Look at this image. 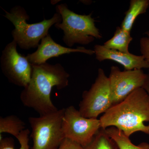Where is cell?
<instances>
[{
	"label": "cell",
	"instance_id": "obj_7",
	"mask_svg": "<svg viewBox=\"0 0 149 149\" xmlns=\"http://www.w3.org/2000/svg\"><path fill=\"white\" fill-rule=\"evenodd\" d=\"M101 128L100 119L84 117L73 106L65 108L63 130L65 139L85 147Z\"/></svg>",
	"mask_w": 149,
	"mask_h": 149
},
{
	"label": "cell",
	"instance_id": "obj_21",
	"mask_svg": "<svg viewBox=\"0 0 149 149\" xmlns=\"http://www.w3.org/2000/svg\"><path fill=\"white\" fill-rule=\"evenodd\" d=\"M51 1V3L52 5L55 4L56 3H58L59 1Z\"/></svg>",
	"mask_w": 149,
	"mask_h": 149
},
{
	"label": "cell",
	"instance_id": "obj_18",
	"mask_svg": "<svg viewBox=\"0 0 149 149\" xmlns=\"http://www.w3.org/2000/svg\"><path fill=\"white\" fill-rule=\"evenodd\" d=\"M140 51L141 55L149 63V37H143L140 41Z\"/></svg>",
	"mask_w": 149,
	"mask_h": 149
},
{
	"label": "cell",
	"instance_id": "obj_11",
	"mask_svg": "<svg viewBox=\"0 0 149 149\" xmlns=\"http://www.w3.org/2000/svg\"><path fill=\"white\" fill-rule=\"evenodd\" d=\"M93 50L95 52L96 59L99 61L107 60L112 61L123 65L125 70L149 69V63L145 60L143 56L109 49L100 45L94 46Z\"/></svg>",
	"mask_w": 149,
	"mask_h": 149
},
{
	"label": "cell",
	"instance_id": "obj_15",
	"mask_svg": "<svg viewBox=\"0 0 149 149\" xmlns=\"http://www.w3.org/2000/svg\"><path fill=\"white\" fill-rule=\"evenodd\" d=\"M105 131L116 143L119 149H149V144L144 142L136 146L131 142L129 137L114 127L107 128Z\"/></svg>",
	"mask_w": 149,
	"mask_h": 149
},
{
	"label": "cell",
	"instance_id": "obj_8",
	"mask_svg": "<svg viewBox=\"0 0 149 149\" xmlns=\"http://www.w3.org/2000/svg\"><path fill=\"white\" fill-rule=\"evenodd\" d=\"M17 46L13 40L6 46L0 58L1 68L9 82L24 88L31 80L32 65L26 56L19 53Z\"/></svg>",
	"mask_w": 149,
	"mask_h": 149
},
{
	"label": "cell",
	"instance_id": "obj_9",
	"mask_svg": "<svg viewBox=\"0 0 149 149\" xmlns=\"http://www.w3.org/2000/svg\"><path fill=\"white\" fill-rule=\"evenodd\" d=\"M146 77L143 69L121 71L118 67L111 66L108 78L112 106L124 100L138 88H143Z\"/></svg>",
	"mask_w": 149,
	"mask_h": 149
},
{
	"label": "cell",
	"instance_id": "obj_10",
	"mask_svg": "<svg viewBox=\"0 0 149 149\" xmlns=\"http://www.w3.org/2000/svg\"><path fill=\"white\" fill-rule=\"evenodd\" d=\"M72 53H81L90 56L95 54L93 50L83 47H77L74 49L63 47L56 43L49 34L41 40L37 50L28 54L26 57L31 64L41 65L46 63L52 58Z\"/></svg>",
	"mask_w": 149,
	"mask_h": 149
},
{
	"label": "cell",
	"instance_id": "obj_3",
	"mask_svg": "<svg viewBox=\"0 0 149 149\" xmlns=\"http://www.w3.org/2000/svg\"><path fill=\"white\" fill-rule=\"evenodd\" d=\"M4 10L6 14L3 16L14 26L11 32L13 40L22 49L37 48L42 39L49 34L51 27L62 20L61 15L56 13L49 19H44L40 22L29 24L27 22L30 18L29 15L21 6H15L9 12Z\"/></svg>",
	"mask_w": 149,
	"mask_h": 149
},
{
	"label": "cell",
	"instance_id": "obj_17",
	"mask_svg": "<svg viewBox=\"0 0 149 149\" xmlns=\"http://www.w3.org/2000/svg\"><path fill=\"white\" fill-rule=\"evenodd\" d=\"M30 131L26 129L21 132L17 138L20 144L18 149H30L29 146V135ZM14 141L12 138H3L0 140V149H16L14 148Z\"/></svg>",
	"mask_w": 149,
	"mask_h": 149
},
{
	"label": "cell",
	"instance_id": "obj_5",
	"mask_svg": "<svg viewBox=\"0 0 149 149\" xmlns=\"http://www.w3.org/2000/svg\"><path fill=\"white\" fill-rule=\"evenodd\" d=\"M65 108L39 117H30L32 149H58L65 139L63 130Z\"/></svg>",
	"mask_w": 149,
	"mask_h": 149
},
{
	"label": "cell",
	"instance_id": "obj_1",
	"mask_svg": "<svg viewBox=\"0 0 149 149\" xmlns=\"http://www.w3.org/2000/svg\"><path fill=\"white\" fill-rule=\"evenodd\" d=\"M32 65L31 80L20 94L22 103L40 116L56 111L58 109L51 100L52 90L54 87L58 90L67 87L70 74L60 63Z\"/></svg>",
	"mask_w": 149,
	"mask_h": 149
},
{
	"label": "cell",
	"instance_id": "obj_13",
	"mask_svg": "<svg viewBox=\"0 0 149 149\" xmlns=\"http://www.w3.org/2000/svg\"><path fill=\"white\" fill-rule=\"evenodd\" d=\"M133 40L130 32L123 30L120 27H117L113 36L103 45L107 49L129 53V45Z\"/></svg>",
	"mask_w": 149,
	"mask_h": 149
},
{
	"label": "cell",
	"instance_id": "obj_12",
	"mask_svg": "<svg viewBox=\"0 0 149 149\" xmlns=\"http://www.w3.org/2000/svg\"><path fill=\"white\" fill-rule=\"evenodd\" d=\"M149 7V0H131L120 27L125 31L131 32L136 18L140 15L146 13Z\"/></svg>",
	"mask_w": 149,
	"mask_h": 149
},
{
	"label": "cell",
	"instance_id": "obj_4",
	"mask_svg": "<svg viewBox=\"0 0 149 149\" xmlns=\"http://www.w3.org/2000/svg\"><path fill=\"white\" fill-rule=\"evenodd\" d=\"M57 13L61 15L62 20L55 24L56 28L63 31V40L67 46L72 47L75 44L87 45L95 39H101L102 36L96 27L92 13L79 15L68 8L66 3L56 6Z\"/></svg>",
	"mask_w": 149,
	"mask_h": 149
},
{
	"label": "cell",
	"instance_id": "obj_16",
	"mask_svg": "<svg viewBox=\"0 0 149 149\" xmlns=\"http://www.w3.org/2000/svg\"><path fill=\"white\" fill-rule=\"evenodd\" d=\"M83 149H119L116 143L107 134L105 129L101 128L88 145Z\"/></svg>",
	"mask_w": 149,
	"mask_h": 149
},
{
	"label": "cell",
	"instance_id": "obj_22",
	"mask_svg": "<svg viewBox=\"0 0 149 149\" xmlns=\"http://www.w3.org/2000/svg\"><path fill=\"white\" fill-rule=\"evenodd\" d=\"M145 34L147 35V37H149V30L145 32Z\"/></svg>",
	"mask_w": 149,
	"mask_h": 149
},
{
	"label": "cell",
	"instance_id": "obj_14",
	"mask_svg": "<svg viewBox=\"0 0 149 149\" xmlns=\"http://www.w3.org/2000/svg\"><path fill=\"white\" fill-rule=\"evenodd\" d=\"M25 123L14 115L0 117V138L3 133H8L17 138L23 130L26 129Z\"/></svg>",
	"mask_w": 149,
	"mask_h": 149
},
{
	"label": "cell",
	"instance_id": "obj_6",
	"mask_svg": "<svg viewBox=\"0 0 149 149\" xmlns=\"http://www.w3.org/2000/svg\"><path fill=\"white\" fill-rule=\"evenodd\" d=\"M112 106L109 79L104 70L100 68L91 88L83 92L79 104V112L84 117L97 118Z\"/></svg>",
	"mask_w": 149,
	"mask_h": 149
},
{
	"label": "cell",
	"instance_id": "obj_2",
	"mask_svg": "<svg viewBox=\"0 0 149 149\" xmlns=\"http://www.w3.org/2000/svg\"><path fill=\"white\" fill-rule=\"evenodd\" d=\"M101 128L114 127L129 137L143 132L149 135V96L143 88L113 105L100 117Z\"/></svg>",
	"mask_w": 149,
	"mask_h": 149
},
{
	"label": "cell",
	"instance_id": "obj_20",
	"mask_svg": "<svg viewBox=\"0 0 149 149\" xmlns=\"http://www.w3.org/2000/svg\"><path fill=\"white\" fill-rule=\"evenodd\" d=\"M143 88L145 90L149 96V69L148 72L147 74V77Z\"/></svg>",
	"mask_w": 149,
	"mask_h": 149
},
{
	"label": "cell",
	"instance_id": "obj_19",
	"mask_svg": "<svg viewBox=\"0 0 149 149\" xmlns=\"http://www.w3.org/2000/svg\"><path fill=\"white\" fill-rule=\"evenodd\" d=\"M58 149H83V147L73 141L65 139Z\"/></svg>",
	"mask_w": 149,
	"mask_h": 149
}]
</instances>
